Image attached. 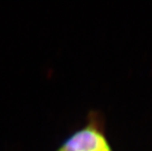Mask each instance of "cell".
Returning <instances> with one entry per match:
<instances>
[{
	"label": "cell",
	"mask_w": 152,
	"mask_h": 151,
	"mask_svg": "<svg viewBox=\"0 0 152 151\" xmlns=\"http://www.w3.org/2000/svg\"><path fill=\"white\" fill-rule=\"evenodd\" d=\"M59 151H111V149L99 131L88 127L70 136Z\"/></svg>",
	"instance_id": "6da1fadb"
}]
</instances>
